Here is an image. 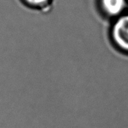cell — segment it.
Here are the masks:
<instances>
[{
  "mask_svg": "<svg viewBox=\"0 0 128 128\" xmlns=\"http://www.w3.org/2000/svg\"><path fill=\"white\" fill-rule=\"evenodd\" d=\"M111 22L109 37L112 45L119 52L128 56V11Z\"/></svg>",
  "mask_w": 128,
  "mask_h": 128,
  "instance_id": "1",
  "label": "cell"
},
{
  "mask_svg": "<svg viewBox=\"0 0 128 128\" xmlns=\"http://www.w3.org/2000/svg\"><path fill=\"white\" fill-rule=\"evenodd\" d=\"M96 7L104 18L112 21L128 11V0H96Z\"/></svg>",
  "mask_w": 128,
  "mask_h": 128,
  "instance_id": "2",
  "label": "cell"
},
{
  "mask_svg": "<svg viewBox=\"0 0 128 128\" xmlns=\"http://www.w3.org/2000/svg\"><path fill=\"white\" fill-rule=\"evenodd\" d=\"M21 2L28 8L34 10H45L51 6L53 0H21Z\"/></svg>",
  "mask_w": 128,
  "mask_h": 128,
  "instance_id": "3",
  "label": "cell"
}]
</instances>
